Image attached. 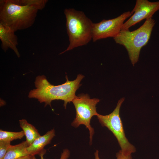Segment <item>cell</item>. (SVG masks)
Returning <instances> with one entry per match:
<instances>
[{"mask_svg": "<svg viewBox=\"0 0 159 159\" xmlns=\"http://www.w3.org/2000/svg\"><path fill=\"white\" fill-rule=\"evenodd\" d=\"M84 77L82 74H79L75 80L69 81L66 75L64 83L54 85L48 81L44 75L38 76L34 82L36 88L30 91L28 97L37 99L41 103L44 102L45 106L49 105L51 107L53 100H62L64 101V106L66 108L67 104L77 97L76 92L81 85L80 82Z\"/></svg>", "mask_w": 159, "mask_h": 159, "instance_id": "6da1fadb", "label": "cell"}, {"mask_svg": "<svg viewBox=\"0 0 159 159\" xmlns=\"http://www.w3.org/2000/svg\"><path fill=\"white\" fill-rule=\"evenodd\" d=\"M64 13L69 44L59 54L87 44L92 38L93 23L82 11L73 8L65 9Z\"/></svg>", "mask_w": 159, "mask_h": 159, "instance_id": "7a4b0ae2", "label": "cell"}, {"mask_svg": "<svg viewBox=\"0 0 159 159\" xmlns=\"http://www.w3.org/2000/svg\"><path fill=\"white\" fill-rule=\"evenodd\" d=\"M38 10L34 6L20 5L11 0H0V23L15 32L26 29L34 23Z\"/></svg>", "mask_w": 159, "mask_h": 159, "instance_id": "3957f363", "label": "cell"}, {"mask_svg": "<svg viewBox=\"0 0 159 159\" xmlns=\"http://www.w3.org/2000/svg\"><path fill=\"white\" fill-rule=\"evenodd\" d=\"M155 24L154 20L152 18L147 19L137 29L132 31L129 29L121 30L113 38L117 44L125 47L133 66L139 60L141 48L148 43Z\"/></svg>", "mask_w": 159, "mask_h": 159, "instance_id": "277c9868", "label": "cell"}, {"mask_svg": "<svg viewBox=\"0 0 159 159\" xmlns=\"http://www.w3.org/2000/svg\"><path fill=\"white\" fill-rule=\"evenodd\" d=\"M124 100V97L120 99L115 109L110 114L104 115L98 114L97 116L102 126L107 127L116 138L122 152L131 154L135 152L136 148L126 137L119 114L120 107Z\"/></svg>", "mask_w": 159, "mask_h": 159, "instance_id": "5b68a950", "label": "cell"}, {"mask_svg": "<svg viewBox=\"0 0 159 159\" xmlns=\"http://www.w3.org/2000/svg\"><path fill=\"white\" fill-rule=\"evenodd\" d=\"M100 101L97 98H90L87 94H81L72 102L75 107L76 114L71 125L75 127H78L81 125H85L89 131L90 145L92 144L94 131L90 125V121L93 116H97L98 114L96 111V105Z\"/></svg>", "mask_w": 159, "mask_h": 159, "instance_id": "8992f818", "label": "cell"}, {"mask_svg": "<svg viewBox=\"0 0 159 159\" xmlns=\"http://www.w3.org/2000/svg\"><path fill=\"white\" fill-rule=\"evenodd\" d=\"M132 15L131 12L127 11L115 18L103 19L100 22L93 23L92 38L94 42L109 37L114 38L121 30L124 21Z\"/></svg>", "mask_w": 159, "mask_h": 159, "instance_id": "52a82bcc", "label": "cell"}, {"mask_svg": "<svg viewBox=\"0 0 159 159\" xmlns=\"http://www.w3.org/2000/svg\"><path fill=\"white\" fill-rule=\"evenodd\" d=\"M159 10V1L152 2L147 0H137L131 11L132 15L123 24L121 30H128L131 26L143 19L152 18Z\"/></svg>", "mask_w": 159, "mask_h": 159, "instance_id": "ba28073f", "label": "cell"}, {"mask_svg": "<svg viewBox=\"0 0 159 159\" xmlns=\"http://www.w3.org/2000/svg\"><path fill=\"white\" fill-rule=\"evenodd\" d=\"M14 32L9 28L0 23L1 48L5 52L9 48L11 49L19 58L20 56L17 47L18 44V37Z\"/></svg>", "mask_w": 159, "mask_h": 159, "instance_id": "9c48e42d", "label": "cell"}, {"mask_svg": "<svg viewBox=\"0 0 159 159\" xmlns=\"http://www.w3.org/2000/svg\"><path fill=\"white\" fill-rule=\"evenodd\" d=\"M55 135L54 129L48 131L44 135L36 138L33 143L27 148L28 155H39L44 149V147L50 143Z\"/></svg>", "mask_w": 159, "mask_h": 159, "instance_id": "30bf717a", "label": "cell"}, {"mask_svg": "<svg viewBox=\"0 0 159 159\" xmlns=\"http://www.w3.org/2000/svg\"><path fill=\"white\" fill-rule=\"evenodd\" d=\"M29 146L26 141L16 145H11L3 159H16L28 155L27 148Z\"/></svg>", "mask_w": 159, "mask_h": 159, "instance_id": "8fae6325", "label": "cell"}, {"mask_svg": "<svg viewBox=\"0 0 159 159\" xmlns=\"http://www.w3.org/2000/svg\"><path fill=\"white\" fill-rule=\"evenodd\" d=\"M19 123L26 136V141L30 146L36 138L41 135L35 127L29 123L26 119L19 120Z\"/></svg>", "mask_w": 159, "mask_h": 159, "instance_id": "7c38bea8", "label": "cell"}, {"mask_svg": "<svg viewBox=\"0 0 159 159\" xmlns=\"http://www.w3.org/2000/svg\"><path fill=\"white\" fill-rule=\"evenodd\" d=\"M11 1L21 6H30L35 7L39 10L43 9L45 7L47 0H11Z\"/></svg>", "mask_w": 159, "mask_h": 159, "instance_id": "4fadbf2b", "label": "cell"}, {"mask_svg": "<svg viewBox=\"0 0 159 159\" xmlns=\"http://www.w3.org/2000/svg\"><path fill=\"white\" fill-rule=\"evenodd\" d=\"M25 135L23 130L18 132L6 131L0 130V140L10 142L21 139Z\"/></svg>", "mask_w": 159, "mask_h": 159, "instance_id": "5bb4252c", "label": "cell"}, {"mask_svg": "<svg viewBox=\"0 0 159 159\" xmlns=\"http://www.w3.org/2000/svg\"><path fill=\"white\" fill-rule=\"evenodd\" d=\"M11 142L0 140V159H3L11 145Z\"/></svg>", "mask_w": 159, "mask_h": 159, "instance_id": "9a60e30c", "label": "cell"}, {"mask_svg": "<svg viewBox=\"0 0 159 159\" xmlns=\"http://www.w3.org/2000/svg\"><path fill=\"white\" fill-rule=\"evenodd\" d=\"M46 151V150L44 149L39 154L40 157V159H44V155ZM69 156L70 152L69 150L67 149H65L63 150L60 159H67Z\"/></svg>", "mask_w": 159, "mask_h": 159, "instance_id": "2e32d148", "label": "cell"}, {"mask_svg": "<svg viewBox=\"0 0 159 159\" xmlns=\"http://www.w3.org/2000/svg\"><path fill=\"white\" fill-rule=\"evenodd\" d=\"M117 159H132L131 154H125L120 150L116 153Z\"/></svg>", "mask_w": 159, "mask_h": 159, "instance_id": "e0dca14e", "label": "cell"}, {"mask_svg": "<svg viewBox=\"0 0 159 159\" xmlns=\"http://www.w3.org/2000/svg\"><path fill=\"white\" fill-rule=\"evenodd\" d=\"M16 159H36L35 155H28Z\"/></svg>", "mask_w": 159, "mask_h": 159, "instance_id": "ac0fdd59", "label": "cell"}, {"mask_svg": "<svg viewBox=\"0 0 159 159\" xmlns=\"http://www.w3.org/2000/svg\"><path fill=\"white\" fill-rule=\"evenodd\" d=\"M95 159H100L99 155V151L97 150L95 153Z\"/></svg>", "mask_w": 159, "mask_h": 159, "instance_id": "d6986e66", "label": "cell"}]
</instances>
